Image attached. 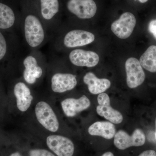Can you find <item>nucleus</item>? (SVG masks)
Wrapping results in <instances>:
<instances>
[{
	"label": "nucleus",
	"instance_id": "obj_1",
	"mask_svg": "<svg viewBox=\"0 0 156 156\" xmlns=\"http://www.w3.org/2000/svg\"><path fill=\"white\" fill-rule=\"evenodd\" d=\"M20 29L29 51L40 50L52 37L40 17L35 0H20Z\"/></svg>",
	"mask_w": 156,
	"mask_h": 156
},
{
	"label": "nucleus",
	"instance_id": "obj_2",
	"mask_svg": "<svg viewBox=\"0 0 156 156\" xmlns=\"http://www.w3.org/2000/svg\"><path fill=\"white\" fill-rule=\"evenodd\" d=\"M95 39L94 34L89 31L80 29L66 30L60 26L51 41L54 50L59 53L89 44Z\"/></svg>",
	"mask_w": 156,
	"mask_h": 156
},
{
	"label": "nucleus",
	"instance_id": "obj_3",
	"mask_svg": "<svg viewBox=\"0 0 156 156\" xmlns=\"http://www.w3.org/2000/svg\"><path fill=\"white\" fill-rule=\"evenodd\" d=\"M40 17L53 38L62 24L63 11L62 0H35Z\"/></svg>",
	"mask_w": 156,
	"mask_h": 156
},
{
	"label": "nucleus",
	"instance_id": "obj_4",
	"mask_svg": "<svg viewBox=\"0 0 156 156\" xmlns=\"http://www.w3.org/2000/svg\"><path fill=\"white\" fill-rule=\"evenodd\" d=\"M21 59L23 80L30 85L35 84L44 75L47 64L46 56L39 50H32L29 51Z\"/></svg>",
	"mask_w": 156,
	"mask_h": 156
},
{
	"label": "nucleus",
	"instance_id": "obj_5",
	"mask_svg": "<svg viewBox=\"0 0 156 156\" xmlns=\"http://www.w3.org/2000/svg\"><path fill=\"white\" fill-rule=\"evenodd\" d=\"M63 11L81 20L94 17L97 5L94 0H62Z\"/></svg>",
	"mask_w": 156,
	"mask_h": 156
},
{
	"label": "nucleus",
	"instance_id": "obj_6",
	"mask_svg": "<svg viewBox=\"0 0 156 156\" xmlns=\"http://www.w3.org/2000/svg\"><path fill=\"white\" fill-rule=\"evenodd\" d=\"M20 5L12 6L0 1V30H8L14 27L20 28L21 12Z\"/></svg>",
	"mask_w": 156,
	"mask_h": 156
},
{
	"label": "nucleus",
	"instance_id": "obj_7",
	"mask_svg": "<svg viewBox=\"0 0 156 156\" xmlns=\"http://www.w3.org/2000/svg\"><path fill=\"white\" fill-rule=\"evenodd\" d=\"M37 119L43 127L51 132H56L59 128V123L55 113L48 104L40 101L35 108Z\"/></svg>",
	"mask_w": 156,
	"mask_h": 156
},
{
	"label": "nucleus",
	"instance_id": "obj_8",
	"mask_svg": "<svg viewBox=\"0 0 156 156\" xmlns=\"http://www.w3.org/2000/svg\"><path fill=\"white\" fill-rule=\"evenodd\" d=\"M114 143L117 148L122 150L131 147H139L145 142V134L142 130L136 129L130 136L126 131L120 130L115 135Z\"/></svg>",
	"mask_w": 156,
	"mask_h": 156
},
{
	"label": "nucleus",
	"instance_id": "obj_9",
	"mask_svg": "<svg viewBox=\"0 0 156 156\" xmlns=\"http://www.w3.org/2000/svg\"><path fill=\"white\" fill-rule=\"evenodd\" d=\"M68 58L72 64L78 67H94L99 61V56L95 52L80 48L69 51Z\"/></svg>",
	"mask_w": 156,
	"mask_h": 156
},
{
	"label": "nucleus",
	"instance_id": "obj_10",
	"mask_svg": "<svg viewBox=\"0 0 156 156\" xmlns=\"http://www.w3.org/2000/svg\"><path fill=\"white\" fill-rule=\"evenodd\" d=\"M136 23V19L131 12H125L111 25L112 31L118 37L128 38L131 35Z\"/></svg>",
	"mask_w": 156,
	"mask_h": 156
},
{
	"label": "nucleus",
	"instance_id": "obj_11",
	"mask_svg": "<svg viewBox=\"0 0 156 156\" xmlns=\"http://www.w3.org/2000/svg\"><path fill=\"white\" fill-rule=\"evenodd\" d=\"M127 83L128 87L134 89L144 82L145 75L142 66L137 58L131 57L126 62Z\"/></svg>",
	"mask_w": 156,
	"mask_h": 156
},
{
	"label": "nucleus",
	"instance_id": "obj_12",
	"mask_svg": "<svg viewBox=\"0 0 156 156\" xmlns=\"http://www.w3.org/2000/svg\"><path fill=\"white\" fill-rule=\"evenodd\" d=\"M97 100L98 105L96 108V112L98 114L113 124H119L122 122V115L111 106L109 97L106 93L99 94Z\"/></svg>",
	"mask_w": 156,
	"mask_h": 156
},
{
	"label": "nucleus",
	"instance_id": "obj_13",
	"mask_svg": "<svg viewBox=\"0 0 156 156\" xmlns=\"http://www.w3.org/2000/svg\"><path fill=\"white\" fill-rule=\"evenodd\" d=\"M48 147L57 156H73L74 145L67 137L58 135H50L47 137Z\"/></svg>",
	"mask_w": 156,
	"mask_h": 156
},
{
	"label": "nucleus",
	"instance_id": "obj_14",
	"mask_svg": "<svg viewBox=\"0 0 156 156\" xmlns=\"http://www.w3.org/2000/svg\"><path fill=\"white\" fill-rule=\"evenodd\" d=\"M51 88L53 92L63 93L72 90L77 84L76 76L67 73H54L50 79Z\"/></svg>",
	"mask_w": 156,
	"mask_h": 156
},
{
	"label": "nucleus",
	"instance_id": "obj_15",
	"mask_svg": "<svg viewBox=\"0 0 156 156\" xmlns=\"http://www.w3.org/2000/svg\"><path fill=\"white\" fill-rule=\"evenodd\" d=\"M91 105L90 100L83 95L79 99L68 98L62 101L61 105L65 114L67 117H74L80 112L87 109Z\"/></svg>",
	"mask_w": 156,
	"mask_h": 156
},
{
	"label": "nucleus",
	"instance_id": "obj_16",
	"mask_svg": "<svg viewBox=\"0 0 156 156\" xmlns=\"http://www.w3.org/2000/svg\"><path fill=\"white\" fill-rule=\"evenodd\" d=\"M14 92L17 99V108L21 112L26 111L33 99L30 89L24 82H19L14 85Z\"/></svg>",
	"mask_w": 156,
	"mask_h": 156
},
{
	"label": "nucleus",
	"instance_id": "obj_17",
	"mask_svg": "<svg viewBox=\"0 0 156 156\" xmlns=\"http://www.w3.org/2000/svg\"><path fill=\"white\" fill-rule=\"evenodd\" d=\"M83 81L88 86L89 92L94 95L103 93L111 85L108 79H99L92 72L87 73L84 76Z\"/></svg>",
	"mask_w": 156,
	"mask_h": 156
},
{
	"label": "nucleus",
	"instance_id": "obj_18",
	"mask_svg": "<svg viewBox=\"0 0 156 156\" xmlns=\"http://www.w3.org/2000/svg\"><path fill=\"white\" fill-rule=\"evenodd\" d=\"M88 132L92 136H98L111 139L115 134V128L113 123L108 122H97L89 127Z\"/></svg>",
	"mask_w": 156,
	"mask_h": 156
},
{
	"label": "nucleus",
	"instance_id": "obj_19",
	"mask_svg": "<svg viewBox=\"0 0 156 156\" xmlns=\"http://www.w3.org/2000/svg\"><path fill=\"white\" fill-rule=\"evenodd\" d=\"M141 66L151 73L156 72V46L147 48L140 58Z\"/></svg>",
	"mask_w": 156,
	"mask_h": 156
},
{
	"label": "nucleus",
	"instance_id": "obj_20",
	"mask_svg": "<svg viewBox=\"0 0 156 156\" xmlns=\"http://www.w3.org/2000/svg\"><path fill=\"white\" fill-rule=\"evenodd\" d=\"M9 49V44L7 39L0 30V62L7 57Z\"/></svg>",
	"mask_w": 156,
	"mask_h": 156
},
{
	"label": "nucleus",
	"instance_id": "obj_21",
	"mask_svg": "<svg viewBox=\"0 0 156 156\" xmlns=\"http://www.w3.org/2000/svg\"><path fill=\"white\" fill-rule=\"evenodd\" d=\"M30 156H55L52 153L44 149H34L29 152Z\"/></svg>",
	"mask_w": 156,
	"mask_h": 156
},
{
	"label": "nucleus",
	"instance_id": "obj_22",
	"mask_svg": "<svg viewBox=\"0 0 156 156\" xmlns=\"http://www.w3.org/2000/svg\"><path fill=\"white\" fill-rule=\"evenodd\" d=\"M148 30L150 32L156 39V19L153 20L149 23Z\"/></svg>",
	"mask_w": 156,
	"mask_h": 156
},
{
	"label": "nucleus",
	"instance_id": "obj_23",
	"mask_svg": "<svg viewBox=\"0 0 156 156\" xmlns=\"http://www.w3.org/2000/svg\"><path fill=\"white\" fill-rule=\"evenodd\" d=\"M138 156H156V153L153 150L146 151Z\"/></svg>",
	"mask_w": 156,
	"mask_h": 156
},
{
	"label": "nucleus",
	"instance_id": "obj_24",
	"mask_svg": "<svg viewBox=\"0 0 156 156\" xmlns=\"http://www.w3.org/2000/svg\"><path fill=\"white\" fill-rule=\"evenodd\" d=\"M101 156H114L113 154L111 152H107L102 154Z\"/></svg>",
	"mask_w": 156,
	"mask_h": 156
},
{
	"label": "nucleus",
	"instance_id": "obj_25",
	"mask_svg": "<svg viewBox=\"0 0 156 156\" xmlns=\"http://www.w3.org/2000/svg\"><path fill=\"white\" fill-rule=\"evenodd\" d=\"M10 156H22L20 155V154L19 152H15L14 153L11 154Z\"/></svg>",
	"mask_w": 156,
	"mask_h": 156
},
{
	"label": "nucleus",
	"instance_id": "obj_26",
	"mask_svg": "<svg viewBox=\"0 0 156 156\" xmlns=\"http://www.w3.org/2000/svg\"><path fill=\"white\" fill-rule=\"evenodd\" d=\"M138 1L141 3H144L147 2L148 0H138Z\"/></svg>",
	"mask_w": 156,
	"mask_h": 156
},
{
	"label": "nucleus",
	"instance_id": "obj_27",
	"mask_svg": "<svg viewBox=\"0 0 156 156\" xmlns=\"http://www.w3.org/2000/svg\"><path fill=\"white\" fill-rule=\"evenodd\" d=\"M155 139L156 140V119L155 122Z\"/></svg>",
	"mask_w": 156,
	"mask_h": 156
},
{
	"label": "nucleus",
	"instance_id": "obj_28",
	"mask_svg": "<svg viewBox=\"0 0 156 156\" xmlns=\"http://www.w3.org/2000/svg\"><path fill=\"white\" fill-rule=\"evenodd\" d=\"M135 1H136V0H135Z\"/></svg>",
	"mask_w": 156,
	"mask_h": 156
}]
</instances>
